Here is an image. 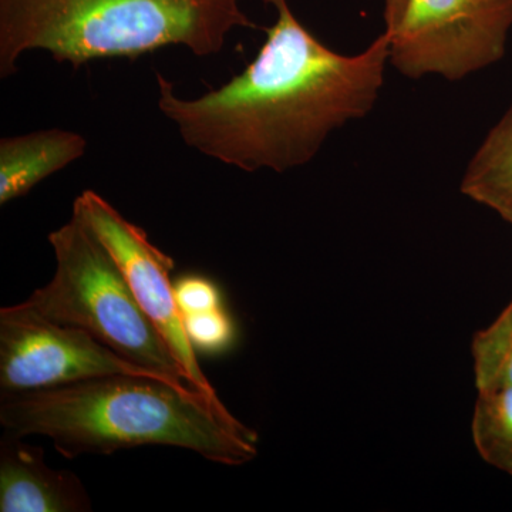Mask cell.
<instances>
[{"instance_id":"1","label":"cell","mask_w":512,"mask_h":512,"mask_svg":"<svg viewBox=\"0 0 512 512\" xmlns=\"http://www.w3.org/2000/svg\"><path fill=\"white\" fill-rule=\"evenodd\" d=\"M265 2L276 9V22L254 62L197 99L177 96L157 73L158 109L204 156L248 173H285L373 109L390 42L383 32L365 52L340 55L296 19L288 0Z\"/></svg>"},{"instance_id":"2","label":"cell","mask_w":512,"mask_h":512,"mask_svg":"<svg viewBox=\"0 0 512 512\" xmlns=\"http://www.w3.org/2000/svg\"><path fill=\"white\" fill-rule=\"evenodd\" d=\"M0 423L20 436H43L66 458L141 446L194 451L222 466L258 456V434L204 397L150 376L111 375L2 392Z\"/></svg>"},{"instance_id":"3","label":"cell","mask_w":512,"mask_h":512,"mask_svg":"<svg viewBox=\"0 0 512 512\" xmlns=\"http://www.w3.org/2000/svg\"><path fill=\"white\" fill-rule=\"evenodd\" d=\"M237 28H255L241 0H0V77L30 50L73 67L165 46L211 56Z\"/></svg>"},{"instance_id":"4","label":"cell","mask_w":512,"mask_h":512,"mask_svg":"<svg viewBox=\"0 0 512 512\" xmlns=\"http://www.w3.org/2000/svg\"><path fill=\"white\" fill-rule=\"evenodd\" d=\"M49 242L55 252V275L20 305L49 322L82 329L124 359L194 392L141 309L126 275L92 228L72 214L63 227L50 232Z\"/></svg>"},{"instance_id":"5","label":"cell","mask_w":512,"mask_h":512,"mask_svg":"<svg viewBox=\"0 0 512 512\" xmlns=\"http://www.w3.org/2000/svg\"><path fill=\"white\" fill-rule=\"evenodd\" d=\"M512 28V0H407L389 36V63L403 76L456 82L500 62Z\"/></svg>"},{"instance_id":"6","label":"cell","mask_w":512,"mask_h":512,"mask_svg":"<svg viewBox=\"0 0 512 512\" xmlns=\"http://www.w3.org/2000/svg\"><path fill=\"white\" fill-rule=\"evenodd\" d=\"M73 214L92 228L114 256L141 309L167 343L192 390L204 397L218 412L232 417L205 376L185 329L175 285L170 278L171 269L174 268L173 259L148 241L144 229L127 221L97 192H82L74 200Z\"/></svg>"},{"instance_id":"7","label":"cell","mask_w":512,"mask_h":512,"mask_svg":"<svg viewBox=\"0 0 512 512\" xmlns=\"http://www.w3.org/2000/svg\"><path fill=\"white\" fill-rule=\"evenodd\" d=\"M111 375L150 376L171 383L82 329L49 322L20 303L0 309L2 392L49 389Z\"/></svg>"},{"instance_id":"8","label":"cell","mask_w":512,"mask_h":512,"mask_svg":"<svg viewBox=\"0 0 512 512\" xmlns=\"http://www.w3.org/2000/svg\"><path fill=\"white\" fill-rule=\"evenodd\" d=\"M5 430L0 440V512H89L92 501L72 471L47 466L45 450Z\"/></svg>"},{"instance_id":"9","label":"cell","mask_w":512,"mask_h":512,"mask_svg":"<svg viewBox=\"0 0 512 512\" xmlns=\"http://www.w3.org/2000/svg\"><path fill=\"white\" fill-rule=\"evenodd\" d=\"M87 140L50 128L0 140V205L28 194L50 175L86 154Z\"/></svg>"},{"instance_id":"10","label":"cell","mask_w":512,"mask_h":512,"mask_svg":"<svg viewBox=\"0 0 512 512\" xmlns=\"http://www.w3.org/2000/svg\"><path fill=\"white\" fill-rule=\"evenodd\" d=\"M461 192L512 225V104L468 163Z\"/></svg>"},{"instance_id":"11","label":"cell","mask_w":512,"mask_h":512,"mask_svg":"<svg viewBox=\"0 0 512 512\" xmlns=\"http://www.w3.org/2000/svg\"><path fill=\"white\" fill-rule=\"evenodd\" d=\"M471 433L485 463L512 476V387L478 393Z\"/></svg>"},{"instance_id":"12","label":"cell","mask_w":512,"mask_h":512,"mask_svg":"<svg viewBox=\"0 0 512 512\" xmlns=\"http://www.w3.org/2000/svg\"><path fill=\"white\" fill-rule=\"evenodd\" d=\"M471 352L478 393L512 387V299L487 329L474 336Z\"/></svg>"},{"instance_id":"13","label":"cell","mask_w":512,"mask_h":512,"mask_svg":"<svg viewBox=\"0 0 512 512\" xmlns=\"http://www.w3.org/2000/svg\"><path fill=\"white\" fill-rule=\"evenodd\" d=\"M185 329L195 349L214 352L231 345L234 328L221 308L183 315Z\"/></svg>"},{"instance_id":"14","label":"cell","mask_w":512,"mask_h":512,"mask_svg":"<svg viewBox=\"0 0 512 512\" xmlns=\"http://www.w3.org/2000/svg\"><path fill=\"white\" fill-rule=\"evenodd\" d=\"M175 295L183 315L220 308L217 289L202 278L188 276L181 279L175 284Z\"/></svg>"},{"instance_id":"15","label":"cell","mask_w":512,"mask_h":512,"mask_svg":"<svg viewBox=\"0 0 512 512\" xmlns=\"http://www.w3.org/2000/svg\"><path fill=\"white\" fill-rule=\"evenodd\" d=\"M406 5L407 0H384V22H386L384 32H393L399 26Z\"/></svg>"}]
</instances>
